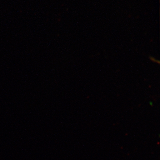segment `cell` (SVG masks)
I'll list each match as a JSON object with an SVG mask.
<instances>
[{
    "label": "cell",
    "mask_w": 160,
    "mask_h": 160,
    "mask_svg": "<svg viewBox=\"0 0 160 160\" xmlns=\"http://www.w3.org/2000/svg\"><path fill=\"white\" fill-rule=\"evenodd\" d=\"M150 59H151V61H153V62H157V61L155 59L153 58H150Z\"/></svg>",
    "instance_id": "6da1fadb"
}]
</instances>
